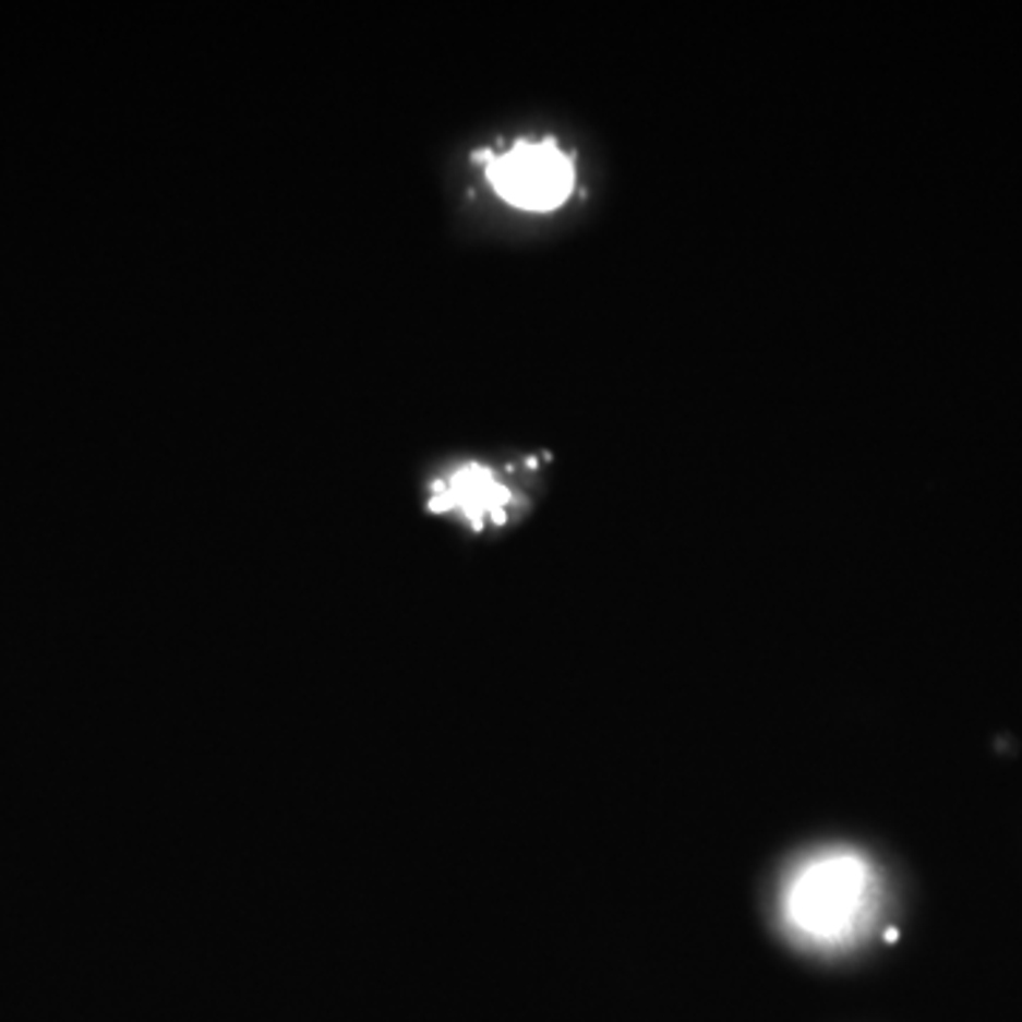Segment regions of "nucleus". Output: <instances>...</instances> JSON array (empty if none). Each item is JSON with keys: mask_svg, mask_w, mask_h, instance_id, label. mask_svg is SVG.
Wrapping results in <instances>:
<instances>
[{"mask_svg": "<svg viewBox=\"0 0 1022 1022\" xmlns=\"http://www.w3.org/2000/svg\"><path fill=\"white\" fill-rule=\"evenodd\" d=\"M875 901L878 878L869 861L855 852H827L790 878L784 917L807 940L841 943L873 921Z\"/></svg>", "mask_w": 1022, "mask_h": 1022, "instance_id": "1", "label": "nucleus"}, {"mask_svg": "<svg viewBox=\"0 0 1022 1022\" xmlns=\"http://www.w3.org/2000/svg\"><path fill=\"white\" fill-rule=\"evenodd\" d=\"M486 163L492 191L506 205L529 214H551L572 200L577 171L557 140H520L503 154H478Z\"/></svg>", "mask_w": 1022, "mask_h": 1022, "instance_id": "2", "label": "nucleus"}, {"mask_svg": "<svg viewBox=\"0 0 1022 1022\" xmlns=\"http://www.w3.org/2000/svg\"><path fill=\"white\" fill-rule=\"evenodd\" d=\"M512 503H515V494L503 486L489 466L466 464L446 474L444 480H437L430 508L437 515L458 512L474 529H483L486 522L506 520Z\"/></svg>", "mask_w": 1022, "mask_h": 1022, "instance_id": "3", "label": "nucleus"}]
</instances>
